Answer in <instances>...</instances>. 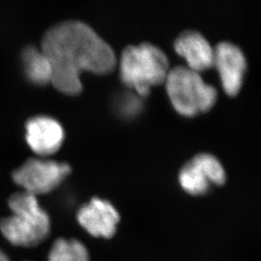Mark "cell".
<instances>
[{
    "label": "cell",
    "instance_id": "1",
    "mask_svg": "<svg viewBox=\"0 0 261 261\" xmlns=\"http://www.w3.org/2000/svg\"><path fill=\"white\" fill-rule=\"evenodd\" d=\"M40 48L51 66L50 84L70 96L82 93L84 72L107 75L117 64L112 47L79 20H66L47 29Z\"/></svg>",
    "mask_w": 261,
    "mask_h": 261
},
{
    "label": "cell",
    "instance_id": "2",
    "mask_svg": "<svg viewBox=\"0 0 261 261\" xmlns=\"http://www.w3.org/2000/svg\"><path fill=\"white\" fill-rule=\"evenodd\" d=\"M12 214L0 221V231L14 246L32 248L43 242L50 231V219L40 206L37 196L24 191L10 196Z\"/></svg>",
    "mask_w": 261,
    "mask_h": 261
},
{
    "label": "cell",
    "instance_id": "3",
    "mask_svg": "<svg viewBox=\"0 0 261 261\" xmlns=\"http://www.w3.org/2000/svg\"><path fill=\"white\" fill-rule=\"evenodd\" d=\"M168 72L166 54L152 44L129 46L122 53L119 63L122 83L140 97L148 96L152 87L165 84Z\"/></svg>",
    "mask_w": 261,
    "mask_h": 261
},
{
    "label": "cell",
    "instance_id": "4",
    "mask_svg": "<svg viewBox=\"0 0 261 261\" xmlns=\"http://www.w3.org/2000/svg\"><path fill=\"white\" fill-rule=\"evenodd\" d=\"M165 84L172 107L183 116L194 117L209 112L217 102V90L187 66L169 70Z\"/></svg>",
    "mask_w": 261,
    "mask_h": 261
},
{
    "label": "cell",
    "instance_id": "5",
    "mask_svg": "<svg viewBox=\"0 0 261 261\" xmlns=\"http://www.w3.org/2000/svg\"><path fill=\"white\" fill-rule=\"evenodd\" d=\"M71 171L67 163L40 157L31 158L13 172V180L22 191L37 196L56 190Z\"/></svg>",
    "mask_w": 261,
    "mask_h": 261
},
{
    "label": "cell",
    "instance_id": "6",
    "mask_svg": "<svg viewBox=\"0 0 261 261\" xmlns=\"http://www.w3.org/2000/svg\"><path fill=\"white\" fill-rule=\"evenodd\" d=\"M178 181L187 194L204 196L213 187L224 185L226 173L224 166L217 157L208 153H201L183 166L179 172Z\"/></svg>",
    "mask_w": 261,
    "mask_h": 261
},
{
    "label": "cell",
    "instance_id": "7",
    "mask_svg": "<svg viewBox=\"0 0 261 261\" xmlns=\"http://www.w3.org/2000/svg\"><path fill=\"white\" fill-rule=\"evenodd\" d=\"M76 219L91 236L110 239L116 233L120 215L109 200L93 197L80 208Z\"/></svg>",
    "mask_w": 261,
    "mask_h": 261
},
{
    "label": "cell",
    "instance_id": "8",
    "mask_svg": "<svg viewBox=\"0 0 261 261\" xmlns=\"http://www.w3.org/2000/svg\"><path fill=\"white\" fill-rule=\"evenodd\" d=\"M65 139L62 125L55 118L38 115L25 124L28 146L40 158H47L61 148Z\"/></svg>",
    "mask_w": 261,
    "mask_h": 261
},
{
    "label": "cell",
    "instance_id": "9",
    "mask_svg": "<svg viewBox=\"0 0 261 261\" xmlns=\"http://www.w3.org/2000/svg\"><path fill=\"white\" fill-rule=\"evenodd\" d=\"M213 66L220 75L224 92L231 97L239 93L247 70L242 50L231 43H220L214 48Z\"/></svg>",
    "mask_w": 261,
    "mask_h": 261
},
{
    "label": "cell",
    "instance_id": "10",
    "mask_svg": "<svg viewBox=\"0 0 261 261\" xmlns=\"http://www.w3.org/2000/svg\"><path fill=\"white\" fill-rule=\"evenodd\" d=\"M176 54L183 57L187 67L197 73L213 67L214 48L200 33L185 31L174 42Z\"/></svg>",
    "mask_w": 261,
    "mask_h": 261
},
{
    "label": "cell",
    "instance_id": "11",
    "mask_svg": "<svg viewBox=\"0 0 261 261\" xmlns=\"http://www.w3.org/2000/svg\"><path fill=\"white\" fill-rule=\"evenodd\" d=\"M20 56L22 70L29 83L40 86L51 83V66L40 47L28 46Z\"/></svg>",
    "mask_w": 261,
    "mask_h": 261
},
{
    "label": "cell",
    "instance_id": "12",
    "mask_svg": "<svg viewBox=\"0 0 261 261\" xmlns=\"http://www.w3.org/2000/svg\"><path fill=\"white\" fill-rule=\"evenodd\" d=\"M48 261H90L84 244L76 239L58 238L53 244L47 256Z\"/></svg>",
    "mask_w": 261,
    "mask_h": 261
},
{
    "label": "cell",
    "instance_id": "13",
    "mask_svg": "<svg viewBox=\"0 0 261 261\" xmlns=\"http://www.w3.org/2000/svg\"><path fill=\"white\" fill-rule=\"evenodd\" d=\"M121 110L122 113L127 115V116H132L134 114H137L140 110V99L135 96H128L125 99L122 100Z\"/></svg>",
    "mask_w": 261,
    "mask_h": 261
},
{
    "label": "cell",
    "instance_id": "14",
    "mask_svg": "<svg viewBox=\"0 0 261 261\" xmlns=\"http://www.w3.org/2000/svg\"><path fill=\"white\" fill-rule=\"evenodd\" d=\"M0 261H10L8 255L1 250H0Z\"/></svg>",
    "mask_w": 261,
    "mask_h": 261
}]
</instances>
